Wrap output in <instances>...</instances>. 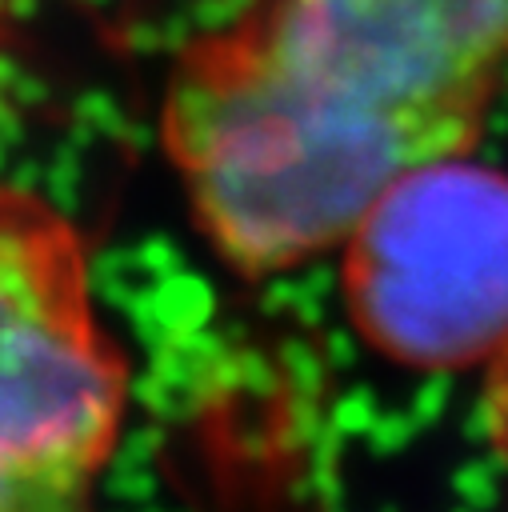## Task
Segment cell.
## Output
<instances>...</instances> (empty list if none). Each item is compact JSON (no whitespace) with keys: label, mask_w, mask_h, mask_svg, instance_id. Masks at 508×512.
Instances as JSON below:
<instances>
[{"label":"cell","mask_w":508,"mask_h":512,"mask_svg":"<svg viewBox=\"0 0 508 512\" xmlns=\"http://www.w3.org/2000/svg\"><path fill=\"white\" fill-rule=\"evenodd\" d=\"M504 92L508 0H240L172 52L156 124L196 232L260 280L476 156Z\"/></svg>","instance_id":"obj_1"},{"label":"cell","mask_w":508,"mask_h":512,"mask_svg":"<svg viewBox=\"0 0 508 512\" xmlns=\"http://www.w3.org/2000/svg\"><path fill=\"white\" fill-rule=\"evenodd\" d=\"M128 392L76 220L0 180V512H100Z\"/></svg>","instance_id":"obj_2"},{"label":"cell","mask_w":508,"mask_h":512,"mask_svg":"<svg viewBox=\"0 0 508 512\" xmlns=\"http://www.w3.org/2000/svg\"><path fill=\"white\" fill-rule=\"evenodd\" d=\"M340 308L412 372H484L508 348V172L476 156L400 176L344 236Z\"/></svg>","instance_id":"obj_3"},{"label":"cell","mask_w":508,"mask_h":512,"mask_svg":"<svg viewBox=\"0 0 508 512\" xmlns=\"http://www.w3.org/2000/svg\"><path fill=\"white\" fill-rule=\"evenodd\" d=\"M480 424L504 472V492H508V348L480 372Z\"/></svg>","instance_id":"obj_4"}]
</instances>
